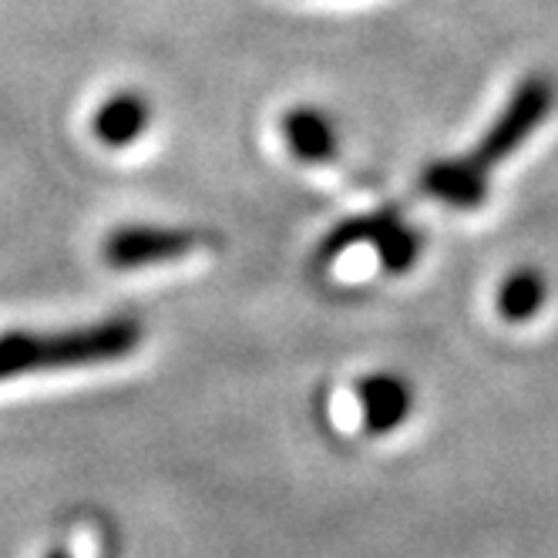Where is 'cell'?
<instances>
[{"label":"cell","mask_w":558,"mask_h":558,"mask_svg":"<svg viewBox=\"0 0 558 558\" xmlns=\"http://www.w3.org/2000/svg\"><path fill=\"white\" fill-rule=\"evenodd\" d=\"M142 343V327L129 316H111L101 324L34 333L8 330L0 333V384L34 374V371H68V367H95L111 364L135 353Z\"/></svg>","instance_id":"obj_1"},{"label":"cell","mask_w":558,"mask_h":558,"mask_svg":"<svg viewBox=\"0 0 558 558\" xmlns=\"http://www.w3.org/2000/svg\"><path fill=\"white\" fill-rule=\"evenodd\" d=\"M551 105H555V82L548 74H529L508 98L505 111L495 118V125L485 132L482 145L471 151V158L485 172L495 169L535 135V129L548 118Z\"/></svg>","instance_id":"obj_2"},{"label":"cell","mask_w":558,"mask_h":558,"mask_svg":"<svg viewBox=\"0 0 558 558\" xmlns=\"http://www.w3.org/2000/svg\"><path fill=\"white\" fill-rule=\"evenodd\" d=\"M206 243L203 232L192 229H166V226H122L105 239V259L114 269H138L179 259Z\"/></svg>","instance_id":"obj_3"},{"label":"cell","mask_w":558,"mask_h":558,"mask_svg":"<svg viewBox=\"0 0 558 558\" xmlns=\"http://www.w3.org/2000/svg\"><path fill=\"white\" fill-rule=\"evenodd\" d=\"M356 404H361L364 430L380 437L401 427L414 411V390L401 374H367L356 380Z\"/></svg>","instance_id":"obj_4"},{"label":"cell","mask_w":558,"mask_h":558,"mask_svg":"<svg viewBox=\"0 0 558 558\" xmlns=\"http://www.w3.org/2000/svg\"><path fill=\"white\" fill-rule=\"evenodd\" d=\"M424 192L454 209H477L488 198V172L474 158H441L430 162L421 179Z\"/></svg>","instance_id":"obj_5"},{"label":"cell","mask_w":558,"mask_h":558,"mask_svg":"<svg viewBox=\"0 0 558 558\" xmlns=\"http://www.w3.org/2000/svg\"><path fill=\"white\" fill-rule=\"evenodd\" d=\"M148 118H151V108H148L145 95L114 92L98 105V111L92 118V132L108 148H125L142 138V132L148 129Z\"/></svg>","instance_id":"obj_6"},{"label":"cell","mask_w":558,"mask_h":558,"mask_svg":"<svg viewBox=\"0 0 558 558\" xmlns=\"http://www.w3.org/2000/svg\"><path fill=\"white\" fill-rule=\"evenodd\" d=\"M283 138L300 162L320 166L337 155V129L320 108L300 105L283 114Z\"/></svg>","instance_id":"obj_7"},{"label":"cell","mask_w":558,"mask_h":558,"mask_svg":"<svg viewBox=\"0 0 558 558\" xmlns=\"http://www.w3.org/2000/svg\"><path fill=\"white\" fill-rule=\"evenodd\" d=\"M397 219H401V216H397V209H380V213H367V216H356V219L340 222L337 229L327 232L320 250H316V263L327 266V263H333L337 256H343L353 246H367V243L374 246Z\"/></svg>","instance_id":"obj_8"},{"label":"cell","mask_w":558,"mask_h":558,"mask_svg":"<svg viewBox=\"0 0 558 558\" xmlns=\"http://www.w3.org/2000/svg\"><path fill=\"white\" fill-rule=\"evenodd\" d=\"M545 296H548L545 276L538 269H518L498 290V313L508 324H529L545 306Z\"/></svg>","instance_id":"obj_9"},{"label":"cell","mask_w":558,"mask_h":558,"mask_svg":"<svg viewBox=\"0 0 558 558\" xmlns=\"http://www.w3.org/2000/svg\"><path fill=\"white\" fill-rule=\"evenodd\" d=\"M374 250H377L380 269H384L387 276H404V272H411L414 263L421 259V253H424V239H421V232L411 229L404 219H397V222L377 239Z\"/></svg>","instance_id":"obj_10"},{"label":"cell","mask_w":558,"mask_h":558,"mask_svg":"<svg viewBox=\"0 0 558 558\" xmlns=\"http://www.w3.org/2000/svg\"><path fill=\"white\" fill-rule=\"evenodd\" d=\"M45 558H74V555H71L68 548H51V551H48Z\"/></svg>","instance_id":"obj_11"}]
</instances>
